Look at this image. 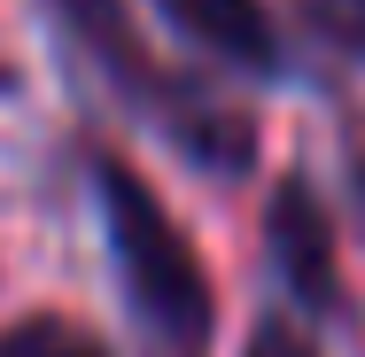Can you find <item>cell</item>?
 Segmentation results:
<instances>
[{"mask_svg":"<svg viewBox=\"0 0 365 357\" xmlns=\"http://www.w3.org/2000/svg\"><path fill=\"white\" fill-rule=\"evenodd\" d=\"M86 179H93V210H101L109 257H117V287H125L140 334L163 357H210L218 287L202 272L187 225L163 210V195L148 187L117 148H86Z\"/></svg>","mask_w":365,"mask_h":357,"instance_id":"cell-1","label":"cell"},{"mask_svg":"<svg viewBox=\"0 0 365 357\" xmlns=\"http://www.w3.org/2000/svg\"><path fill=\"white\" fill-rule=\"evenodd\" d=\"M179 39H195L210 63H233L249 78H288V39L264 0H155Z\"/></svg>","mask_w":365,"mask_h":357,"instance_id":"cell-4","label":"cell"},{"mask_svg":"<svg viewBox=\"0 0 365 357\" xmlns=\"http://www.w3.org/2000/svg\"><path fill=\"white\" fill-rule=\"evenodd\" d=\"M0 357H109V342L86 334L71 311H24L0 326Z\"/></svg>","mask_w":365,"mask_h":357,"instance_id":"cell-5","label":"cell"},{"mask_svg":"<svg viewBox=\"0 0 365 357\" xmlns=\"http://www.w3.org/2000/svg\"><path fill=\"white\" fill-rule=\"evenodd\" d=\"M350 195L365 202V140H350Z\"/></svg>","mask_w":365,"mask_h":357,"instance_id":"cell-8","label":"cell"},{"mask_svg":"<svg viewBox=\"0 0 365 357\" xmlns=\"http://www.w3.org/2000/svg\"><path fill=\"white\" fill-rule=\"evenodd\" d=\"M47 8H55V24L101 63V78H109L133 109H155V125L171 133V148H179L187 163H202V171H218V179H241V171L257 163V117L233 109V101H218V93H202V86H187L179 71H163L140 39H133L125 0H47Z\"/></svg>","mask_w":365,"mask_h":357,"instance_id":"cell-2","label":"cell"},{"mask_svg":"<svg viewBox=\"0 0 365 357\" xmlns=\"http://www.w3.org/2000/svg\"><path fill=\"white\" fill-rule=\"evenodd\" d=\"M241 357H319V342L295 326V319H280V311H264L257 326H249V342H241Z\"/></svg>","mask_w":365,"mask_h":357,"instance_id":"cell-7","label":"cell"},{"mask_svg":"<svg viewBox=\"0 0 365 357\" xmlns=\"http://www.w3.org/2000/svg\"><path fill=\"white\" fill-rule=\"evenodd\" d=\"M264 249H272V272L311 319H350V280H342V257H334V210L319 202V187L303 171H280L272 195H264Z\"/></svg>","mask_w":365,"mask_h":357,"instance_id":"cell-3","label":"cell"},{"mask_svg":"<svg viewBox=\"0 0 365 357\" xmlns=\"http://www.w3.org/2000/svg\"><path fill=\"white\" fill-rule=\"evenodd\" d=\"M295 8H303V24H311L334 55L365 63V0H295Z\"/></svg>","mask_w":365,"mask_h":357,"instance_id":"cell-6","label":"cell"},{"mask_svg":"<svg viewBox=\"0 0 365 357\" xmlns=\"http://www.w3.org/2000/svg\"><path fill=\"white\" fill-rule=\"evenodd\" d=\"M0 93H8V63H0Z\"/></svg>","mask_w":365,"mask_h":357,"instance_id":"cell-9","label":"cell"}]
</instances>
